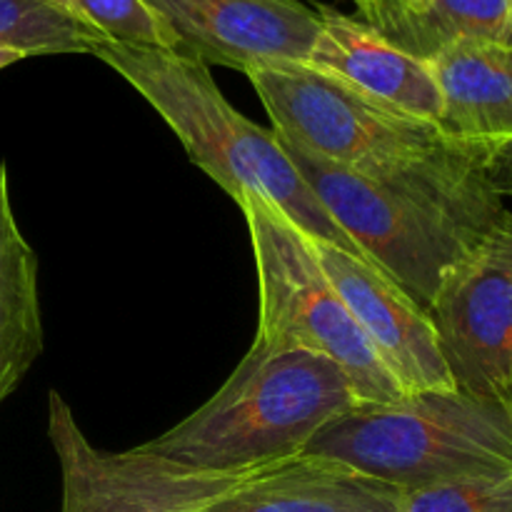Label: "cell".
Wrapping results in <instances>:
<instances>
[{"label": "cell", "mask_w": 512, "mask_h": 512, "mask_svg": "<svg viewBox=\"0 0 512 512\" xmlns=\"http://www.w3.org/2000/svg\"><path fill=\"white\" fill-rule=\"evenodd\" d=\"M423 3L425 0H395V10H415Z\"/></svg>", "instance_id": "obj_22"}, {"label": "cell", "mask_w": 512, "mask_h": 512, "mask_svg": "<svg viewBox=\"0 0 512 512\" xmlns=\"http://www.w3.org/2000/svg\"><path fill=\"white\" fill-rule=\"evenodd\" d=\"M45 348L38 255L15 218L8 165L0 160V405Z\"/></svg>", "instance_id": "obj_14"}, {"label": "cell", "mask_w": 512, "mask_h": 512, "mask_svg": "<svg viewBox=\"0 0 512 512\" xmlns=\"http://www.w3.org/2000/svg\"><path fill=\"white\" fill-rule=\"evenodd\" d=\"M318 13V38L305 63L390 108L438 123L443 100L430 60L405 53L365 20L333 8H318Z\"/></svg>", "instance_id": "obj_11"}, {"label": "cell", "mask_w": 512, "mask_h": 512, "mask_svg": "<svg viewBox=\"0 0 512 512\" xmlns=\"http://www.w3.org/2000/svg\"><path fill=\"white\" fill-rule=\"evenodd\" d=\"M248 80L275 133L343 168L360 173L405 168L460 143L438 123L368 98L308 63L260 65Z\"/></svg>", "instance_id": "obj_6"}, {"label": "cell", "mask_w": 512, "mask_h": 512, "mask_svg": "<svg viewBox=\"0 0 512 512\" xmlns=\"http://www.w3.org/2000/svg\"><path fill=\"white\" fill-rule=\"evenodd\" d=\"M108 40L53 0H0V48L33 55L88 53Z\"/></svg>", "instance_id": "obj_16"}, {"label": "cell", "mask_w": 512, "mask_h": 512, "mask_svg": "<svg viewBox=\"0 0 512 512\" xmlns=\"http://www.w3.org/2000/svg\"><path fill=\"white\" fill-rule=\"evenodd\" d=\"M378 33L423 60L460 43L512 45V0H425L395 10Z\"/></svg>", "instance_id": "obj_15"}, {"label": "cell", "mask_w": 512, "mask_h": 512, "mask_svg": "<svg viewBox=\"0 0 512 512\" xmlns=\"http://www.w3.org/2000/svg\"><path fill=\"white\" fill-rule=\"evenodd\" d=\"M430 68L445 135L485 148L512 140V45L460 43L435 55Z\"/></svg>", "instance_id": "obj_13"}, {"label": "cell", "mask_w": 512, "mask_h": 512, "mask_svg": "<svg viewBox=\"0 0 512 512\" xmlns=\"http://www.w3.org/2000/svg\"><path fill=\"white\" fill-rule=\"evenodd\" d=\"M510 405H512V393H510Z\"/></svg>", "instance_id": "obj_23"}, {"label": "cell", "mask_w": 512, "mask_h": 512, "mask_svg": "<svg viewBox=\"0 0 512 512\" xmlns=\"http://www.w3.org/2000/svg\"><path fill=\"white\" fill-rule=\"evenodd\" d=\"M303 455L335 460L413 493L512 473V405L460 390L355 403L315 433Z\"/></svg>", "instance_id": "obj_4"}, {"label": "cell", "mask_w": 512, "mask_h": 512, "mask_svg": "<svg viewBox=\"0 0 512 512\" xmlns=\"http://www.w3.org/2000/svg\"><path fill=\"white\" fill-rule=\"evenodd\" d=\"M108 43L135 48L180 50L175 35L143 0H53Z\"/></svg>", "instance_id": "obj_17"}, {"label": "cell", "mask_w": 512, "mask_h": 512, "mask_svg": "<svg viewBox=\"0 0 512 512\" xmlns=\"http://www.w3.org/2000/svg\"><path fill=\"white\" fill-rule=\"evenodd\" d=\"M275 138L345 238L425 310L450 270L512 213L488 178L485 145L455 143L405 168L360 173Z\"/></svg>", "instance_id": "obj_1"}, {"label": "cell", "mask_w": 512, "mask_h": 512, "mask_svg": "<svg viewBox=\"0 0 512 512\" xmlns=\"http://www.w3.org/2000/svg\"><path fill=\"white\" fill-rule=\"evenodd\" d=\"M205 512H403V490L335 460L298 455L258 473Z\"/></svg>", "instance_id": "obj_12"}, {"label": "cell", "mask_w": 512, "mask_h": 512, "mask_svg": "<svg viewBox=\"0 0 512 512\" xmlns=\"http://www.w3.org/2000/svg\"><path fill=\"white\" fill-rule=\"evenodd\" d=\"M23 58H25V55L15 53V50L0 48V70L10 68V65H13V63H20V60H23Z\"/></svg>", "instance_id": "obj_21"}, {"label": "cell", "mask_w": 512, "mask_h": 512, "mask_svg": "<svg viewBox=\"0 0 512 512\" xmlns=\"http://www.w3.org/2000/svg\"><path fill=\"white\" fill-rule=\"evenodd\" d=\"M180 50L205 65L250 70L305 63L320 30L318 8L300 0H143Z\"/></svg>", "instance_id": "obj_10"}, {"label": "cell", "mask_w": 512, "mask_h": 512, "mask_svg": "<svg viewBox=\"0 0 512 512\" xmlns=\"http://www.w3.org/2000/svg\"><path fill=\"white\" fill-rule=\"evenodd\" d=\"M485 170H488L493 188L503 198H512V140L490 145L488 155H485Z\"/></svg>", "instance_id": "obj_19"}, {"label": "cell", "mask_w": 512, "mask_h": 512, "mask_svg": "<svg viewBox=\"0 0 512 512\" xmlns=\"http://www.w3.org/2000/svg\"><path fill=\"white\" fill-rule=\"evenodd\" d=\"M350 3H355L365 23L373 25L375 30L383 28L385 20L395 13V0H350Z\"/></svg>", "instance_id": "obj_20"}, {"label": "cell", "mask_w": 512, "mask_h": 512, "mask_svg": "<svg viewBox=\"0 0 512 512\" xmlns=\"http://www.w3.org/2000/svg\"><path fill=\"white\" fill-rule=\"evenodd\" d=\"M355 403L348 375L325 355L250 348L208 403L140 448L210 473L270 468L303 455Z\"/></svg>", "instance_id": "obj_3"}, {"label": "cell", "mask_w": 512, "mask_h": 512, "mask_svg": "<svg viewBox=\"0 0 512 512\" xmlns=\"http://www.w3.org/2000/svg\"><path fill=\"white\" fill-rule=\"evenodd\" d=\"M460 393L508 400L512 393V213L458 268L428 308Z\"/></svg>", "instance_id": "obj_8"}, {"label": "cell", "mask_w": 512, "mask_h": 512, "mask_svg": "<svg viewBox=\"0 0 512 512\" xmlns=\"http://www.w3.org/2000/svg\"><path fill=\"white\" fill-rule=\"evenodd\" d=\"M93 55L148 100L190 160L235 203L245 195H263L308 238L360 253L315 198L273 130L260 128L225 100L210 65L183 50L115 43L100 45Z\"/></svg>", "instance_id": "obj_2"}, {"label": "cell", "mask_w": 512, "mask_h": 512, "mask_svg": "<svg viewBox=\"0 0 512 512\" xmlns=\"http://www.w3.org/2000/svg\"><path fill=\"white\" fill-rule=\"evenodd\" d=\"M238 208L248 223L260 288L250 348L325 355L343 368L360 403L405 398L320 268L308 235L263 195H245Z\"/></svg>", "instance_id": "obj_5"}, {"label": "cell", "mask_w": 512, "mask_h": 512, "mask_svg": "<svg viewBox=\"0 0 512 512\" xmlns=\"http://www.w3.org/2000/svg\"><path fill=\"white\" fill-rule=\"evenodd\" d=\"M48 438L60 463L63 512H205L268 468L210 473L143 448H95L60 393L48 395ZM273 468V465H270Z\"/></svg>", "instance_id": "obj_7"}, {"label": "cell", "mask_w": 512, "mask_h": 512, "mask_svg": "<svg viewBox=\"0 0 512 512\" xmlns=\"http://www.w3.org/2000/svg\"><path fill=\"white\" fill-rule=\"evenodd\" d=\"M403 512H512V473L403 493Z\"/></svg>", "instance_id": "obj_18"}, {"label": "cell", "mask_w": 512, "mask_h": 512, "mask_svg": "<svg viewBox=\"0 0 512 512\" xmlns=\"http://www.w3.org/2000/svg\"><path fill=\"white\" fill-rule=\"evenodd\" d=\"M308 240L323 273L403 393L458 390L428 310L365 255Z\"/></svg>", "instance_id": "obj_9"}]
</instances>
